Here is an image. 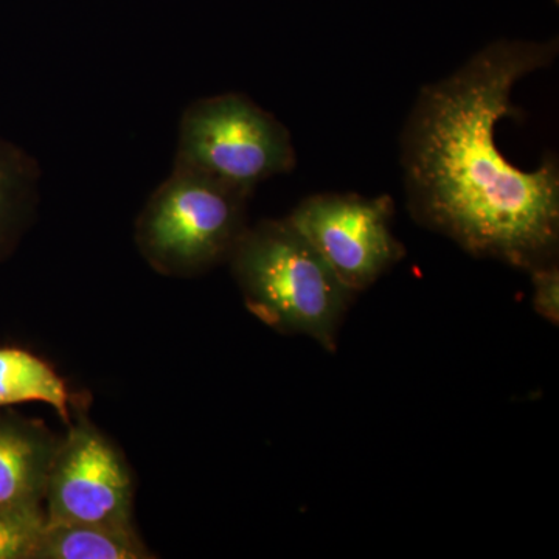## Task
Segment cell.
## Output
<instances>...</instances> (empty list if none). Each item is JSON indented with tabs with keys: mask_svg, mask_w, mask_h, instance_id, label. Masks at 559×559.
Returning <instances> with one entry per match:
<instances>
[{
	"mask_svg": "<svg viewBox=\"0 0 559 559\" xmlns=\"http://www.w3.org/2000/svg\"><path fill=\"white\" fill-rule=\"evenodd\" d=\"M533 283V307L540 318L558 325L559 322V267L557 261L530 270Z\"/></svg>",
	"mask_w": 559,
	"mask_h": 559,
	"instance_id": "cell-12",
	"label": "cell"
},
{
	"mask_svg": "<svg viewBox=\"0 0 559 559\" xmlns=\"http://www.w3.org/2000/svg\"><path fill=\"white\" fill-rule=\"evenodd\" d=\"M40 171L27 151L0 138V260L9 255L35 207Z\"/></svg>",
	"mask_w": 559,
	"mask_h": 559,
	"instance_id": "cell-10",
	"label": "cell"
},
{
	"mask_svg": "<svg viewBox=\"0 0 559 559\" xmlns=\"http://www.w3.org/2000/svg\"><path fill=\"white\" fill-rule=\"evenodd\" d=\"M393 215L395 202L388 194L320 193L301 201L288 219L337 278L360 293L406 255L393 235Z\"/></svg>",
	"mask_w": 559,
	"mask_h": 559,
	"instance_id": "cell-5",
	"label": "cell"
},
{
	"mask_svg": "<svg viewBox=\"0 0 559 559\" xmlns=\"http://www.w3.org/2000/svg\"><path fill=\"white\" fill-rule=\"evenodd\" d=\"M248 310L267 326L333 352L353 293L288 218L261 221L229 257Z\"/></svg>",
	"mask_w": 559,
	"mask_h": 559,
	"instance_id": "cell-2",
	"label": "cell"
},
{
	"mask_svg": "<svg viewBox=\"0 0 559 559\" xmlns=\"http://www.w3.org/2000/svg\"><path fill=\"white\" fill-rule=\"evenodd\" d=\"M46 524L44 506L0 509V559H35Z\"/></svg>",
	"mask_w": 559,
	"mask_h": 559,
	"instance_id": "cell-11",
	"label": "cell"
},
{
	"mask_svg": "<svg viewBox=\"0 0 559 559\" xmlns=\"http://www.w3.org/2000/svg\"><path fill=\"white\" fill-rule=\"evenodd\" d=\"M43 403L72 421L75 401L68 384L46 360L21 348H0V407Z\"/></svg>",
	"mask_w": 559,
	"mask_h": 559,
	"instance_id": "cell-9",
	"label": "cell"
},
{
	"mask_svg": "<svg viewBox=\"0 0 559 559\" xmlns=\"http://www.w3.org/2000/svg\"><path fill=\"white\" fill-rule=\"evenodd\" d=\"M134 479L121 452L94 423H69L47 477V524H132Z\"/></svg>",
	"mask_w": 559,
	"mask_h": 559,
	"instance_id": "cell-6",
	"label": "cell"
},
{
	"mask_svg": "<svg viewBox=\"0 0 559 559\" xmlns=\"http://www.w3.org/2000/svg\"><path fill=\"white\" fill-rule=\"evenodd\" d=\"M134 525L46 524L35 559H150Z\"/></svg>",
	"mask_w": 559,
	"mask_h": 559,
	"instance_id": "cell-8",
	"label": "cell"
},
{
	"mask_svg": "<svg viewBox=\"0 0 559 559\" xmlns=\"http://www.w3.org/2000/svg\"><path fill=\"white\" fill-rule=\"evenodd\" d=\"M557 39H499L451 75L426 84L401 134V168L412 216L474 257L530 271L557 261L559 164L536 170L506 159L500 120L520 117L521 80L554 66Z\"/></svg>",
	"mask_w": 559,
	"mask_h": 559,
	"instance_id": "cell-1",
	"label": "cell"
},
{
	"mask_svg": "<svg viewBox=\"0 0 559 559\" xmlns=\"http://www.w3.org/2000/svg\"><path fill=\"white\" fill-rule=\"evenodd\" d=\"M250 194L201 175L173 168L135 223V242L154 271L193 277L229 260L248 229Z\"/></svg>",
	"mask_w": 559,
	"mask_h": 559,
	"instance_id": "cell-3",
	"label": "cell"
},
{
	"mask_svg": "<svg viewBox=\"0 0 559 559\" xmlns=\"http://www.w3.org/2000/svg\"><path fill=\"white\" fill-rule=\"evenodd\" d=\"M296 164L288 128L246 95H213L183 110L175 168L252 194L259 183L293 171Z\"/></svg>",
	"mask_w": 559,
	"mask_h": 559,
	"instance_id": "cell-4",
	"label": "cell"
},
{
	"mask_svg": "<svg viewBox=\"0 0 559 559\" xmlns=\"http://www.w3.org/2000/svg\"><path fill=\"white\" fill-rule=\"evenodd\" d=\"M58 444L40 423L0 414V509L44 506Z\"/></svg>",
	"mask_w": 559,
	"mask_h": 559,
	"instance_id": "cell-7",
	"label": "cell"
}]
</instances>
